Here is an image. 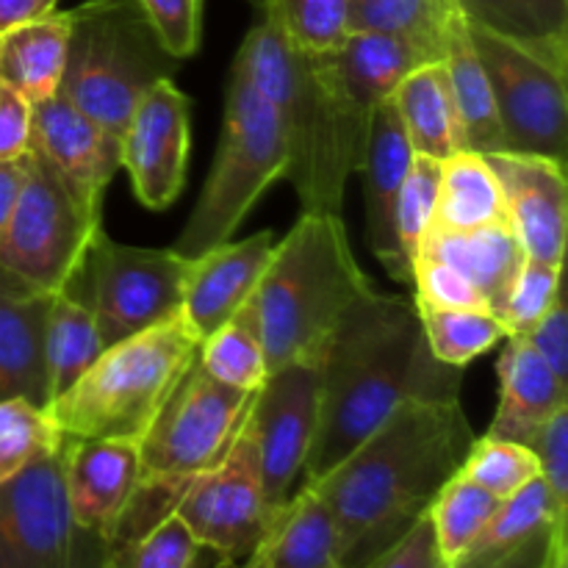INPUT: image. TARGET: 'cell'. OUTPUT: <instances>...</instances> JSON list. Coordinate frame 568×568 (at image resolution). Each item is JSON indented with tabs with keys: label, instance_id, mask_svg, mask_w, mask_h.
<instances>
[{
	"label": "cell",
	"instance_id": "obj_10",
	"mask_svg": "<svg viewBox=\"0 0 568 568\" xmlns=\"http://www.w3.org/2000/svg\"><path fill=\"white\" fill-rule=\"evenodd\" d=\"M253 397L211 377L194 358L139 442L142 480H192L214 469L236 442Z\"/></svg>",
	"mask_w": 568,
	"mask_h": 568
},
{
	"label": "cell",
	"instance_id": "obj_45",
	"mask_svg": "<svg viewBox=\"0 0 568 568\" xmlns=\"http://www.w3.org/2000/svg\"><path fill=\"white\" fill-rule=\"evenodd\" d=\"M527 344L544 358L552 375L568 388V320L564 297L549 305L547 314L525 333Z\"/></svg>",
	"mask_w": 568,
	"mask_h": 568
},
{
	"label": "cell",
	"instance_id": "obj_17",
	"mask_svg": "<svg viewBox=\"0 0 568 568\" xmlns=\"http://www.w3.org/2000/svg\"><path fill=\"white\" fill-rule=\"evenodd\" d=\"M568 510L552 503L544 477L503 499L480 536L449 568H566Z\"/></svg>",
	"mask_w": 568,
	"mask_h": 568
},
{
	"label": "cell",
	"instance_id": "obj_22",
	"mask_svg": "<svg viewBox=\"0 0 568 568\" xmlns=\"http://www.w3.org/2000/svg\"><path fill=\"white\" fill-rule=\"evenodd\" d=\"M275 250V233L261 231L242 242H225L189 264L183 288V316L197 338H209L253 297Z\"/></svg>",
	"mask_w": 568,
	"mask_h": 568
},
{
	"label": "cell",
	"instance_id": "obj_32",
	"mask_svg": "<svg viewBox=\"0 0 568 568\" xmlns=\"http://www.w3.org/2000/svg\"><path fill=\"white\" fill-rule=\"evenodd\" d=\"M442 61L447 67L449 89H453L455 105H458L466 150H475L480 155L503 153L505 144L497 116V103H494V92L486 70L477 61L475 48L469 42L466 20H460L449 31Z\"/></svg>",
	"mask_w": 568,
	"mask_h": 568
},
{
	"label": "cell",
	"instance_id": "obj_7",
	"mask_svg": "<svg viewBox=\"0 0 568 568\" xmlns=\"http://www.w3.org/2000/svg\"><path fill=\"white\" fill-rule=\"evenodd\" d=\"M286 170L288 148L275 111L242 72L233 70L216 159L172 250L192 261L231 242L250 209L277 178H286Z\"/></svg>",
	"mask_w": 568,
	"mask_h": 568
},
{
	"label": "cell",
	"instance_id": "obj_25",
	"mask_svg": "<svg viewBox=\"0 0 568 568\" xmlns=\"http://www.w3.org/2000/svg\"><path fill=\"white\" fill-rule=\"evenodd\" d=\"M568 405V388L521 336H508L499 358V405L486 436L527 444Z\"/></svg>",
	"mask_w": 568,
	"mask_h": 568
},
{
	"label": "cell",
	"instance_id": "obj_24",
	"mask_svg": "<svg viewBox=\"0 0 568 568\" xmlns=\"http://www.w3.org/2000/svg\"><path fill=\"white\" fill-rule=\"evenodd\" d=\"M416 255H430L458 270L486 300V308L503 322L505 303L527 253L508 222L475 231H427Z\"/></svg>",
	"mask_w": 568,
	"mask_h": 568
},
{
	"label": "cell",
	"instance_id": "obj_35",
	"mask_svg": "<svg viewBox=\"0 0 568 568\" xmlns=\"http://www.w3.org/2000/svg\"><path fill=\"white\" fill-rule=\"evenodd\" d=\"M499 505H503V499L488 494L486 488H480L477 483L466 480L464 475H455L453 480L438 491V497L433 499L427 516H430V527L433 536H436L438 552L447 560V566H453L455 560L464 555V549L480 536L483 527L491 521V516L497 514Z\"/></svg>",
	"mask_w": 568,
	"mask_h": 568
},
{
	"label": "cell",
	"instance_id": "obj_9",
	"mask_svg": "<svg viewBox=\"0 0 568 568\" xmlns=\"http://www.w3.org/2000/svg\"><path fill=\"white\" fill-rule=\"evenodd\" d=\"M100 227V211L83 205L64 178L28 144L26 183L0 244V266L55 294L83 264Z\"/></svg>",
	"mask_w": 568,
	"mask_h": 568
},
{
	"label": "cell",
	"instance_id": "obj_36",
	"mask_svg": "<svg viewBox=\"0 0 568 568\" xmlns=\"http://www.w3.org/2000/svg\"><path fill=\"white\" fill-rule=\"evenodd\" d=\"M197 361L211 377L250 394L258 392L270 377L258 331L244 311H239L231 322H225L220 331L200 342Z\"/></svg>",
	"mask_w": 568,
	"mask_h": 568
},
{
	"label": "cell",
	"instance_id": "obj_11",
	"mask_svg": "<svg viewBox=\"0 0 568 568\" xmlns=\"http://www.w3.org/2000/svg\"><path fill=\"white\" fill-rule=\"evenodd\" d=\"M64 442L0 483V568H100L109 541L75 525L64 491Z\"/></svg>",
	"mask_w": 568,
	"mask_h": 568
},
{
	"label": "cell",
	"instance_id": "obj_33",
	"mask_svg": "<svg viewBox=\"0 0 568 568\" xmlns=\"http://www.w3.org/2000/svg\"><path fill=\"white\" fill-rule=\"evenodd\" d=\"M98 322L89 305L81 297L61 288L53 294L48 314V333H44V355H48L50 403L67 392L83 372L103 355Z\"/></svg>",
	"mask_w": 568,
	"mask_h": 568
},
{
	"label": "cell",
	"instance_id": "obj_40",
	"mask_svg": "<svg viewBox=\"0 0 568 568\" xmlns=\"http://www.w3.org/2000/svg\"><path fill=\"white\" fill-rule=\"evenodd\" d=\"M200 544L175 514L164 516L148 532L109 544L100 568H192Z\"/></svg>",
	"mask_w": 568,
	"mask_h": 568
},
{
	"label": "cell",
	"instance_id": "obj_6",
	"mask_svg": "<svg viewBox=\"0 0 568 568\" xmlns=\"http://www.w3.org/2000/svg\"><path fill=\"white\" fill-rule=\"evenodd\" d=\"M70 44L59 92L100 128L122 136L139 100L175 78L181 61L166 53L136 0H87L70 9Z\"/></svg>",
	"mask_w": 568,
	"mask_h": 568
},
{
	"label": "cell",
	"instance_id": "obj_1",
	"mask_svg": "<svg viewBox=\"0 0 568 568\" xmlns=\"http://www.w3.org/2000/svg\"><path fill=\"white\" fill-rule=\"evenodd\" d=\"M458 399H405L325 477L311 483L336 530L342 568L386 555L464 466L475 444Z\"/></svg>",
	"mask_w": 568,
	"mask_h": 568
},
{
	"label": "cell",
	"instance_id": "obj_42",
	"mask_svg": "<svg viewBox=\"0 0 568 568\" xmlns=\"http://www.w3.org/2000/svg\"><path fill=\"white\" fill-rule=\"evenodd\" d=\"M560 270L564 266L541 264L532 258L525 261L503 311L505 338L525 336L547 314L549 305L560 297Z\"/></svg>",
	"mask_w": 568,
	"mask_h": 568
},
{
	"label": "cell",
	"instance_id": "obj_21",
	"mask_svg": "<svg viewBox=\"0 0 568 568\" xmlns=\"http://www.w3.org/2000/svg\"><path fill=\"white\" fill-rule=\"evenodd\" d=\"M414 161L405 128L394 111L392 100L375 111L369 142H366L364 161L358 172L364 175L366 194V231H369L372 253L383 264V270L399 283H414L410 266L405 261L397 236V200L403 189L408 166Z\"/></svg>",
	"mask_w": 568,
	"mask_h": 568
},
{
	"label": "cell",
	"instance_id": "obj_43",
	"mask_svg": "<svg viewBox=\"0 0 568 568\" xmlns=\"http://www.w3.org/2000/svg\"><path fill=\"white\" fill-rule=\"evenodd\" d=\"M166 53L192 59L203 39V0H136Z\"/></svg>",
	"mask_w": 568,
	"mask_h": 568
},
{
	"label": "cell",
	"instance_id": "obj_27",
	"mask_svg": "<svg viewBox=\"0 0 568 568\" xmlns=\"http://www.w3.org/2000/svg\"><path fill=\"white\" fill-rule=\"evenodd\" d=\"M239 568H342L333 519L314 488L303 486L283 503Z\"/></svg>",
	"mask_w": 568,
	"mask_h": 568
},
{
	"label": "cell",
	"instance_id": "obj_18",
	"mask_svg": "<svg viewBox=\"0 0 568 568\" xmlns=\"http://www.w3.org/2000/svg\"><path fill=\"white\" fill-rule=\"evenodd\" d=\"M31 148L92 211H100L111 178L122 170V136L100 128L61 92L31 105Z\"/></svg>",
	"mask_w": 568,
	"mask_h": 568
},
{
	"label": "cell",
	"instance_id": "obj_29",
	"mask_svg": "<svg viewBox=\"0 0 568 568\" xmlns=\"http://www.w3.org/2000/svg\"><path fill=\"white\" fill-rule=\"evenodd\" d=\"M469 26L536 50L552 64L568 61V0H455Z\"/></svg>",
	"mask_w": 568,
	"mask_h": 568
},
{
	"label": "cell",
	"instance_id": "obj_13",
	"mask_svg": "<svg viewBox=\"0 0 568 568\" xmlns=\"http://www.w3.org/2000/svg\"><path fill=\"white\" fill-rule=\"evenodd\" d=\"M175 516L200 549H211L227 564H242L253 552L275 514L264 497L250 414L225 458L189 480L175 505Z\"/></svg>",
	"mask_w": 568,
	"mask_h": 568
},
{
	"label": "cell",
	"instance_id": "obj_37",
	"mask_svg": "<svg viewBox=\"0 0 568 568\" xmlns=\"http://www.w3.org/2000/svg\"><path fill=\"white\" fill-rule=\"evenodd\" d=\"M264 17L305 53L336 50L349 37L353 0H261Z\"/></svg>",
	"mask_w": 568,
	"mask_h": 568
},
{
	"label": "cell",
	"instance_id": "obj_46",
	"mask_svg": "<svg viewBox=\"0 0 568 568\" xmlns=\"http://www.w3.org/2000/svg\"><path fill=\"white\" fill-rule=\"evenodd\" d=\"M369 568H449L447 560L438 552L436 536H433L430 527V516H422V519Z\"/></svg>",
	"mask_w": 568,
	"mask_h": 568
},
{
	"label": "cell",
	"instance_id": "obj_34",
	"mask_svg": "<svg viewBox=\"0 0 568 568\" xmlns=\"http://www.w3.org/2000/svg\"><path fill=\"white\" fill-rule=\"evenodd\" d=\"M416 303V300H414ZM422 327L430 353L449 366L464 369L477 355L488 353L505 338L499 316L486 308H438V305L416 303Z\"/></svg>",
	"mask_w": 568,
	"mask_h": 568
},
{
	"label": "cell",
	"instance_id": "obj_4",
	"mask_svg": "<svg viewBox=\"0 0 568 568\" xmlns=\"http://www.w3.org/2000/svg\"><path fill=\"white\" fill-rule=\"evenodd\" d=\"M233 70L264 94L281 122L288 148L286 181L297 189L303 211L342 214L355 164L336 98L316 55L288 42L286 33L264 17L244 37Z\"/></svg>",
	"mask_w": 568,
	"mask_h": 568
},
{
	"label": "cell",
	"instance_id": "obj_19",
	"mask_svg": "<svg viewBox=\"0 0 568 568\" xmlns=\"http://www.w3.org/2000/svg\"><path fill=\"white\" fill-rule=\"evenodd\" d=\"M486 159L503 189L508 225L519 236L527 258L564 266L566 164L527 153H488Z\"/></svg>",
	"mask_w": 568,
	"mask_h": 568
},
{
	"label": "cell",
	"instance_id": "obj_3",
	"mask_svg": "<svg viewBox=\"0 0 568 568\" xmlns=\"http://www.w3.org/2000/svg\"><path fill=\"white\" fill-rule=\"evenodd\" d=\"M369 288L342 214L303 211L292 231L275 242L253 297L242 305L258 331L270 372L322 355L344 311Z\"/></svg>",
	"mask_w": 568,
	"mask_h": 568
},
{
	"label": "cell",
	"instance_id": "obj_41",
	"mask_svg": "<svg viewBox=\"0 0 568 568\" xmlns=\"http://www.w3.org/2000/svg\"><path fill=\"white\" fill-rule=\"evenodd\" d=\"M438 186H442V161L414 155L397 200V236L408 266H414L422 239L436 214Z\"/></svg>",
	"mask_w": 568,
	"mask_h": 568
},
{
	"label": "cell",
	"instance_id": "obj_5",
	"mask_svg": "<svg viewBox=\"0 0 568 568\" xmlns=\"http://www.w3.org/2000/svg\"><path fill=\"white\" fill-rule=\"evenodd\" d=\"M197 353L200 338L181 311L105 347L81 381L48 405L50 419L70 438L139 444Z\"/></svg>",
	"mask_w": 568,
	"mask_h": 568
},
{
	"label": "cell",
	"instance_id": "obj_47",
	"mask_svg": "<svg viewBox=\"0 0 568 568\" xmlns=\"http://www.w3.org/2000/svg\"><path fill=\"white\" fill-rule=\"evenodd\" d=\"M31 144V103L0 81V159H17Z\"/></svg>",
	"mask_w": 568,
	"mask_h": 568
},
{
	"label": "cell",
	"instance_id": "obj_39",
	"mask_svg": "<svg viewBox=\"0 0 568 568\" xmlns=\"http://www.w3.org/2000/svg\"><path fill=\"white\" fill-rule=\"evenodd\" d=\"M458 475L486 488L497 499H508L541 477V460L527 444L483 436L475 438Z\"/></svg>",
	"mask_w": 568,
	"mask_h": 568
},
{
	"label": "cell",
	"instance_id": "obj_38",
	"mask_svg": "<svg viewBox=\"0 0 568 568\" xmlns=\"http://www.w3.org/2000/svg\"><path fill=\"white\" fill-rule=\"evenodd\" d=\"M61 438L64 433L50 419L48 408L28 399H0V483L37 464L59 447Z\"/></svg>",
	"mask_w": 568,
	"mask_h": 568
},
{
	"label": "cell",
	"instance_id": "obj_12",
	"mask_svg": "<svg viewBox=\"0 0 568 568\" xmlns=\"http://www.w3.org/2000/svg\"><path fill=\"white\" fill-rule=\"evenodd\" d=\"M469 42L486 70L503 128V153L544 155L566 164L568 98L566 67L536 50L469 26Z\"/></svg>",
	"mask_w": 568,
	"mask_h": 568
},
{
	"label": "cell",
	"instance_id": "obj_23",
	"mask_svg": "<svg viewBox=\"0 0 568 568\" xmlns=\"http://www.w3.org/2000/svg\"><path fill=\"white\" fill-rule=\"evenodd\" d=\"M53 292L0 266V399L48 408L50 381L44 333Z\"/></svg>",
	"mask_w": 568,
	"mask_h": 568
},
{
	"label": "cell",
	"instance_id": "obj_48",
	"mask_svg": "<svg viewBox=\"0 0 568 568\" xmlns=\"http://www.w3.org/2000/svg\"><path fill=\"white\" fill-rule=\"evenodd\" d=\"M28 170V150L17 159H0V244H3L6 231H9L11 214L20 200L22 183H26Z\"/></svg>",
	"mask_w": 568,
	"mask_h": 568
},
{
	"label": "cell",
	"instance_id": "obj_28",
	"mask_svg": "<svg viewBox=\"0 0 568 568\" xmlns=\"http://www.w3.org/2000/svg\"><path fill=\"white\" fill-rule=\"evenodd\" d=\"M70 26V11L55 9L0 33V81L17 89L31 105L53 98L64 75Z\"/></svg>",
	"mask_w": 568,
	"mask_h": 568
},
{
	"label": "cell",
	"instance_id": "obj_16",
	"mask_svg": "<svg viewBox=\"0 0 568 568\" xmlns=\"http://www.w3.org/2000/svg\"><path fill=\"white\" fill-rule=\"evenodd\" d=\"M189 150V98L166 78L139 100L122 131V166L139 203L153 211L175 203L186 183Z\"/></svg>",
	"mask_w": 568,
	"mask_h": 568
},
{
	"label": "cell",
	"instance_id": "obj_31",
	"mask_svg": "<svg viewBox=\"0 0 568 568\" xmlns=\"http://www.w3.org/2000/svg\"><path fill=\"white\" fill-rule=\"evenodd\" d=\"M464 20L455 0H353L349 33H383L442 61L449 31Z\"/></svg>",
	"mask_w": 568,
	"mask_h": 568
},
{
	"label": "cell",
	"instance_id": "obj_26",
	"mask_svg": "<svg viewBox=\"0 0 568 568\" xmlns=\"http://www.w3.org/2000/svg\"><path fill=\"white\" fill-rule=\"evenodd\" d=\"M392 105L405 128L414 155L447 161L466 150L458 105H455L444 61H425L405 72L392 92Z\"/></svg>",
	"mask_w": 568,
	"mask_h": 568
},
{
	"label": "cell",
	"instance_id": "obj_14",
	"mask_svg": "<svg viewBox=\"0 0 568 568\" xmlns=\"http://www.w3.org/2000/svg\"><path fill=\"white\" fill-rule=\"evenodd\" d=\"M322 355L297 358L270 372L250 405L264 497L272 514L283 508L303 475L320 416Z\"/></svg>",
	"mask_w": 568,
	"mask_h": 568
},
{
	"label": "cell",
	"instance_id": "obj_20",
	"mask_svg": "<svg viewBox=\"0 0 568 568\" xmlns=\"http://www.w3.org/2000/svg\"><path fill=\"white\" fill-rule=\"evenodd\" d=\"M142 483L136 442L70 438L64 442V491L78 527L111 541Z\"/></svg>",
	"mask_w": 568,
	"mask_h": 568
},
{
	"label": "cell",
	"instance_id": "obj_8",
	"mask_svg": "<svg viewBox=\"0 0 568 568\" xmlns=\"http://www.w3.org/2000/svg\"><path fill=\"white\" fill-rule=\"evenodd\" d=\"M189 264L172 247L116 244L100 227L64 288L89 305L103 347H111L181 314Z\"/></svg>",
	"mask_w": 568,
	"mask_h": 568
},
{
	"label": "cell",
	"instance_id": "obj_44",
	"mask_svg": "<svg viewBox=\"0 0 568 568\" xmlns=\"http://www.w3.org/2000/svg\"><path fill=\"white\" fill-rule=\"evenodd\" d=\"M410 275H414L410 286L416 288V303L438 305V308H486V300L480 297V292L444 261L430 258V255H416Z\"/></svg>",
	"mask_w": 568,
	"mask_h": 568
},
{
	"label": "cell",
	"instance_id": "obj_2",
	"mask_svg": "<svg viewBox=\"0 0 568 568\" xmlns=\"http://www.w3.org/2000/svg\"><path fill=\"white\" fill-rule=\"evenodd\" d=\"M460 366L430 353L414 297L375 286L342 314L322 347L320 416L303 486L325 477L405 399H458Z\"/></svg>",
	"mask_w": 568,
	"mask_h": 568
},
{
	"label": "cell",
	"instance_id": "obj_15",
	"mask_svg": "<svg viewBox=\"0 0 568 568\" xmlns=\"http://www.w3.org/2000/svg\"><path fill=\"white\" fill-rule=\"evenodd\" d=\"M327 78L355 172L364 161L375 111L392 98L405 72L425 64V53L383 33H349L336 50L314 53Z\"/></svg>",
	"mask_w": 568,
	"mask_h": 568
},
{
	"label": "cell",
	"instance_id": "obj_30",
	"mask_svg": "<svg viewBox=\"0 0 568 568\" xmlns=\"http://www.w3.org/2000/svg\"><path fill=\"white\" fill-rule=\"evenodd\" d=\"M508 222L503 189L486 155L460 150L442 161L436 214L427 231H475Z\"/></svg>",
	"mask_w": 568,
	"mask_h": 568
},
{
	"label": "cell",
	"instance_id": "obj_49",
	"mask_svg": "<svg viewBox=\"0 0 568 568\" xmlns=\"http://www.w3.org/2000/svg\"><path fill=\"white\" fill-rule=\"evenodd\" d=\"M59 9V0H0V33Z\"/></svg>",
	"mask_w": 568,
	"mask_h": 568
}]
</instances>
